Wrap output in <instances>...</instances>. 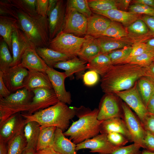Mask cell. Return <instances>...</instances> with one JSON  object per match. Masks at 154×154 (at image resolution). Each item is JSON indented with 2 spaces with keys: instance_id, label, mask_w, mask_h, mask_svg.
<instances>
[{
  "instance_id": "6da1fadb",
  "label": "cell",
  "mask_w": 154,
  "mask_h": 154,
  "mask_svg": "<svg viewBox=\"0 0 154 154\" xmlns=\"http://www.w3.org/2000/svg\"><path fill=\"white\" fill-rule=\"evenodd\" d=\"M145 75V68L137 65H113L101 76L100 86L105 94H115L132 88L139 78Z\"/></svg>"
},
{
  "instance_id": "7a4b0ae2",
  "label": "cell",
  "mask_w": 154,
  "mask_h": 154,
  "mask_svg": "<svg viewBox=\"0 0 154 154\" xmlns=\"http://www.w3.org/2000/svg\"><path fill=\"white\" fill-rule=\"evenodd\" d=\"M76 107L68 106L59 101L56 104L40 110L32 114H21L26 124L31 121L38 123L40 126L55 127L63 132L68 128L70 121L76 116Z\"/></svg>"
},
{
  "instance_id": "3957f363",
  "label": "cell",
  "mask_w": 154,
  "mask_h": 154,
  "mask_svg": "<svg viewBox=\"0 0 154 154\" xmlns=\"http://www.w3.org/2000/svg\"><path fill=\"white\" fill-rule=\"evenodd\" d=\"M98 109L92 110L81 106L76 107V116L79 119L74 122L63 132L66 137L76 144L93 137L100 133L101 124L103 121L97 118Z\"/></svg>"
},
{
  "instance_id": "277c9868",
  "label": "cell",
  "mask_w": 154,
  "mask_h": 154,
  "mask_svg": "<svg viewBox=\"0 0 154 154\" xmlns=\"http://www.w3.org/2000/svg\"><path fill=\"white\" fill-rule=\"evenodd\" d=\"M18 27L36 48L48 47L50 39L47 17L29 14L14 7Z\"/></svg>"
},
{
  "instance_id": "5b68a950",
  "label": "cell",
  "mask_w": 154,
  "mask_h": 154,
  "mask_svg": "<svg viewBox=\"0 0 154 154\" xmlns=\"http://www.w3.org/2000/svg\"><path fill=\"white\" fill-rule=\"evenodd\" d=\"M32 92L23 88L6 98H0V124L15 114L28 112L34 96Z\"/></svg>"
},
{
  "instance_id": "8992f818",
  "label": "cell",
  "mask_w": 154,
  "mask_h": 154,
  "mask_svg": "<svg viewBox=\"0 0 154 154\" xmlns=\"http://www.w3.org/2000/svg\"><path fill=\"white\" fill-rule=\"evenodd\" d=\"M85 40L73 34L60 32L50 40L48 47L72 57L77 56Z\"/></svg>"
},
{
  "instance_id": "52a82bcc",
  "label": "cell",
  "mask_w": 154,
  "mask_h": 154,
  "mask_svg": "<svg viewBox=\"0 0 154 154\" xmlns=\"http://www.w3.org/2000/svg\"><path fill=\"white\" fill-rule=\"evenodd\" d=\"M122 119L131 136L133 142L144 148V140L146 131L140 120L125 103L122 102Z\"/></svg>"
},
{
  "instance_id": "ba28073f",
  "label": "cell",
  "mask_w": 154,
  "mask_h": 154,
  "mask_svg": "<svg viewBox=\"0 0 154 154\" xmlns=\"http://www.w3.org/2000/svg\"><path fill=\"white\" fill-rule=\"evenodd\" d=\"M115 94L135 112L142 123L149 114L138 90L137 82L130 88Z\"/></svg>"
},
{
  "instance_id": "9c48e42d",
  "label": "cell",
  "mask_w": 154,
  "mask_h": 154,
  "mask_svg": "<svg viewBox=\"0 0 154 154\" xmlns=\"http://www.w3.org/2000/svg\"><path fill=\"white\" fill-rule=\"evenodd\" d=\"M88 18L74 9L66 6L62 31L79 35L86 34Z\"/></svg>"
},
{
  "instance_id": "30bf717a",
  "label": "cell",
  "mask_w": 154,
  "mask_h": 154,
  "mask_svg": "<svg viewBox=\"0 0 154 154\" xmlns=\"http://www.w3.org/2000/svg\"><path fill=\"white\" fill-rule=\"evenodd\" d=\"M34 94L27 114H32L36 112L56 104L59 101L53 89L39 88L33 90Z\"/></svg>"
},
{
  "instance_id": "8fae6325",
  "label": "cell",
  "mask_w": 154,
  "mask_h": 154,
  "mask_svg": "<svg viewBox=\"0 0 154 154\" xmlns=\"http://www.w3.org/2000/svg\"><path fill=\"white\" fill-rule=\"evenodd\" d=\"M120 147L114 145L109 141L107 134L101 133L76 144V150L77 151L81 149H89L91 153L111 154Z\"/></svg>"
},
{
  "instance_id": "7c38bea8",
  "label": "cell",
  "mask_w": 154,
  "mask_h": 154,
  "mask_svg": "<svg viewBox=\"0 0 154 154\" xmlns=\"http://www.w3.org/2000/svg\"><path fill=\"white\" fill-rule=\"evenodd\" d=\"M114 94L106 93L101 99L98 109L97 118L103 121L116 117L122 118V104L120 105Z\"/></svg>"
},
{
  "instance_id": "4fadbf2b",
  "label": "cell",
  "mask_w": 154,
  "mask_h": 154,
  "mask_svg": "<svg viewBox=\"0 0 154 154\" xmlns=\"http://www.w3.org/2000/svg\"><path fill=\"white\" fill-rule=\"evenodd\" d=\"M11 45L13 61L11 67L20 64L22 57L26 50L34 47L19 27L17 23L12 34Z\"/></svg>"
},
{
  "instance_id": "5bb4252c",
  "label": "cell",
  "mask_w": 154,
  "mask_h": 154,
  "mask_svg": "<svg viewBox=\"0 0 154 154\" xmlns=\"http://www.w3.org/2000/svg\"><path fill=\"white\" fill-rule=\"evenodd\" d=\"M46 73L48 76L57 97L60 101L70 104L72 101L69 92L66 91L64 80L67 76L64 72L58 71L53 68L48 67Z\"/></svg>"
},
{
  "instance_id": "9a60e30c",
  "label": "cell",
  "mask_w": 154,
  "mask_h": 154,
  "mask_svg": "<svg viewBox=\"0 0 154 154\" xmlns=\"http://www.w3.org/2000/svg\"><path fill=\"white\" fill-rule=\"evenodd\" d=\"M66 1L58 0L53 9L48 17L50 40L62 31L66 16Z\"/></svg>"
},
{
  "instance_id": "2e32d148",
  "label": "cell",
  "mask_w": 154,
  "mask_h": 154,
  "mask_svg": "<svg viewBox=\"0 0 154 154\" xmlns=\"http://www.w3.org/2000/svg\"><path fill=\"white\" fill-rule=\"evenodd\" d=\"M25 120L20 113L15 114L0 124V139L6 142L23 129Z\"/></svg>"
},
{
  "instance_id": "e0dca14e",
  "label": "cell",
  "mask_w": 154,
  "mask_h": 154,
  "mask_svg": "<svg viewBox=\"0 0 154 154\" xmlns=\"http://www.w3.org/2000/svg\"><path fill=\"white\" fill-rule=\"evenodd\" d=\"M88 62L82 59L75 56L67 60L59 62L56 64L54 68L63 70L65 71L67 78H74L75 74L77 78H82L86 69Z\"/></svg>"
},
{
  "instance_id": "ac0fdd59",
  "label": "cell",
  "mask_w": 154,
  "mask_h": 154,
  "mask_svg": "<svg viewBox=\"0 0 154 154\" xmlns=\"http://www.w3.org/2000/svg\"><path fill=\"white\" fill-rule=\"evenodd\" d=\"M20 64L29 71L46 72L48 67L38 54L34 47L26 50L22 57Z\"/></svg>"
},
{
  "instance_id": "d6986e66",
  "label": "cell",
  "mask_w": 154,
  "mask_h": 154,
  "mask_svg": "<svg viewBox=\"0 0 154 154\" xmlns=\"http://www.w3.org/2000/svg\"><path fill=\"white\" fill-rule=\"evenodd\" d=\"M29 71L28 75L24 81L23 88L32 92L35 89L39 88L53 89L46 72L35 71Z\"/></svg>"
},
{
  "instance_id": "ffe728a7",
  "label": "cell",
  "mask_w": 154,
  "mask_h": 154,
  "mask_svg": "<svg viewBox=\"0 0 154 154\" xmlns=\"http://www.w3.org/2000/svg\"><path fill=\"white\" fill-rule=\"evenodd\" d=\"M111 21L101 15L92 14L88 18L86 35L95 38L102 36L110 25Z\"/></svg>"
},
{
  "instance_id": "44dd1931",
  "label": "cell",
  "mask_w": 154,
  "mask_h": 154,
  "mask_svg": "<svg viewBox=\"0 0 154 154\" xmlns=\"http://www.w3.org/2000/svg\"><path fill=\"white\" fill-rule=\"evenodd\" d=\"M110 132L121 133L126 137L130 142H133L131 134L121 118H112L102 121L100 126V133L107 134Z\"/></svg>"
},
{
  "instance_id": "7402d4cb",
  "label": "cell",
  "mask_w": 154,
  "mask_h": 154,
  "mask_svg": "<svg viewBox=\"0 0 154 154\" xmlns=\"http://www.w3.org/2000/svg\"><path fill=\"white\" fill-rule=\"evenodd\" d=\"M9 49L7 44L2 40L0 44V73L6 86L9 90L11 91L9 72L13 58Z\"/></svg>"
},
{
  "instance_id": "603a6c76",
  "label": "cell",
  "mask_w": 154,
  "mask_h": 154,
  "mask_svg": "<svg viewBox=\"0 0 154 154\" xmlns=\"http://www.w3.org/2000/svg\"><path fill=\"white\" fill-rule=\"evenodd\" d=\"M91 11L108 18L111 21L120 22L124 25L127 27L138 19L139 16L138 14L130 11L118 9H112L104 11Z\"/></svg>"
},
{
  "instance_id": "cb8c5ba5",
  "label": "cell",
  "mask_w": 154,
  "mask_h": 154,
  "mask_svg": "<svg viewBox=\"0 0 154 154\" xmlns=\"http://www.w3.org/2000/svg\"><path fill=\"white\" fill-rule=\"evenodd\" d=\"M76 145L67 138L60 129L56 128L55 132L53 149L60 154H78Z\"/></svg>"
},
{
  "instance_id": "d4e9b609",
  "label": "cell",
  "mask_w": 154,
  "mask_h": 154,
  "mask_svg": "<svg viewBox=\"0 0 154 154\" xmlns=\"http://www.w3.org/2000/svg\"><path fill=\"white\" fill-rule=\"evenodd\" d=\"M85 40L77 56L88 63L101 53L96 38L86 35Z\"/></svg>"
},
{
  "instance_id": "484cf974",
  "label": "cell",
  "mask_w": 154,
  "mask_h": 154,
  "mask_svg": "<svg viewBox=\"0 0 154 154\" xmlns=\"http://www.w3.org/2000/svg\"><path fill=\"white\" fill-rule=\"evenodd\" d=\"M36 50L40 57L49 67L53 68L59 62L65 61L73 57L54 50L48 47H38Z\"/></svg>"
},
{
  "instance_id": "4316f807",
  "label": "cell",
  "mask_w": 154,
  "mask_h": 154,
  "mask_svg": "<svg viewBox=\"0 0 154 154\" xmlns=\"http://www.w3.org/2000/svg\"><path fill=\"white\" fill-rule=\"evenodd\" d=\"M101 53L108 54L110 52L129 45L128 42L121 39L101 36L96 38Z\"/></svg>"
},
{
  "instance_id": "83f0119b",
  "label": "cell",
  "mask_w": 154,
  "mask_h": 154,
  "mask_svg": "<svg viewBox=\"0 0 154 154\" xmlns=\"http://www.w3.org/2000/svg\"><path fill=\"white\" fill-rule=\"evenodd\" d=\"M17 20L13 17L0 16V35L12 52L11 36Z\"/></svg>"
},
{
  "instance_id": "f1b7e54d",
  "label": "cell",
  "mask_w": 154,
  "mask_h": 154,
  "mask_svg": "<svg viewBox=\"0 0 154 154\" xmlns=\"http://www.w3.org/2000/svg\"><path fill=\"white\" fill-rule=\"evenodd\" d=\"M29 70L21 64L11 67L9 78L12 91L23 88L24 80L29 74Z\"/></svg>"
},
{
  "instance_id": "f546056e",
  "label": "cell",
  "mask_w": 154,
  "mask_h": 154,
  "mask_svg": "<svg viewBox=\"0 0 154 154\" xmlns=\"http://www.w3.org/2000/svg\"><path fill=\"white\" fill-rule=\"evenodd\" d=\"M112 65L107 54L100 53L87 63L86 69L96 71L101 76Z\"/></svg>"
},
{
  "instance_id": "4dcf8cb0",
  "label": "cell",
  "mask_w": 154,
  "mask_h": 154,
  "mask_svg": "<svg viewBox=\"0 0 154 154\" xmlns=\"http://www.w3.org/2000/svg\"><path fill=\"white\" fill-rule=\"evenodd\" d=\"M56 127L40 126L36 147V151L52 148L54 143V134Z\"/></svg>"
},
{
  "instance_id": "1f68e13d",
  "label": "cell",
  "mask_w": 154,
  "mask_h": 154,
  "mask_svg": "<svg viewBox=\"0 0 154 154\" xmlns=\"http://www.w3.org/2000/svg\"><path fill=\"white\" fill-rule=\"evenodd\" d=\"M40 126L36 121L27 122L23 129V133L27 145L26 148L33 147L36 149Z\"/></svg>"
},
{
  "instance_id": "d6a6232c",
  "label": "cell",
  "mask_w": 154,
  "mask_h": 154,
  "mask_svg": "<svg viewBox=\"0 0 154 154\" xmlns=\"http://www.w3.org/2000/svg\"><path fill=\"white\" fill-rule=\"evenodd\" d=\"M27 145L23 129L7 142V154H22Z\"/></svg>"
},
{
  "instance_id": "836d02e7",
  "label": "cell",
  "mask_w": 154,
  "mask_h": 154,
  "mask_svg": "<svg viewBox=\"0 0 154 154\" xmlns=\"http://www.w3.org/2000/svg\"><path fill=\"white\" fill-rule=\"evenodd\" d=\"M138 89L146 107L151 97L154 94V82L143 76L137 81Z\"/></svg>"
},
{
  "instance_id": "e575fe53",
  "label": "cell",
  "mask_w": 154,
  "mask_h": 154,
  "mask_svg": "<svg viewBox=\"0 0 154 154\" xmlns=\"http://www.w3.org/2000/svg\"><path fill=\"white\" fill-rule=\"evenodd\" d=\"M154 61V50H150L141 54L126 59L121 64L129 63L146 67Z\"/></svg>"
},
{
  "instance_id": "d590c367",
  "label": "cell",
  "mask_w": 154,
  "mask_h": 154,
  "mask_svg": "<svg viewBox=\"0 0 154 154\" xmlns=\"http://www.w3.org/2000/svg\"><path fill=\"white\" fill-rule=\"evenodd\" d=\"M88 2L91 10L104 11L118 9L114 0H88Z\"/></svg>"
},
{
  "instance_id": "8d00e7d4",
  "label": "cell",
  "mask_w": 154,
  "mask_h": 154,
  "mask_svg": "<svg viewBox=\"0 0 154 154\" xmlns=\"http://www.w3.org/2000/svg\"><path fill=\"white\" fill-rule=\"evenodd\" d=\"M13 6L31 15L38 14L36 11V0H11Z\"/></svg>"
},
{
  "instance_id": "74e56055",
  "label": "cell",
  "mask_w": 154,
  "mask_h": 154,
  "mask_svg": "<svg viewBox=\"0 0 154 154\" xmlns=\"http://www.w3.org/2000/svg\"><path fill=\"white\" fill-rule=\"evenodd\" d=\"M66 6L73 9L88 18L92 15V12L87 0H68L66 1Z\"/></svg>"
},
{
  "instance_id": "f35d334b",
  "label": "cell",
  "mask_w": 154,
  "mask_h": 154,
  "mask_svg": "<svg viewBox=\"0 0 154 154\" xmlns=\"http://www.w3.org/2000/svg\"><path fill=\"white\" fill-rule=\"evenodd\" d=\"M102 36L121 39L127 36V34L120 24L116 21H112L110 25Z\"/></svg>"
},
{
  "instance_id": "ab89813d",
  "label": "cell",
  "mask_w": 154,
  "mask_h": 154,
  "mask_svg": "<svg viewBox=\"0 0 154 154\" xmlns=\"http://www.w3.org/2000/svg\"><path fill=\"white\" fill-rule=\"evenodd\" d=\"M132 47L128 46L112 51L107 54L112 64H120L129 57Z\"/></svg>"
},
{
  "instance_id": "60d3db41",
  "label": "cell",
  "mask_w": 154,
  "mask_h": 154,
  "mask_svg": "<svg viewBox=\"0 0 154 154\" xmlns=\"http://www.w3.org/2000/svg\"><path fill=\"white\" fill-rule=\"evenodd\" d=\"M129 31L132 33L143 35L148 32L147 26L142 19H138L128 27Z\"/></svg>"
},
{
  "instance_id": "b9f144b4",
  "label": "cell",
  "mask_w": 154,
  "mask_h": 154,
  "mask_svg": "<svg viewBox=\"0 0 154 154\" xmlns=\"http://www.w3.org/2000/svg\"><path fill=\"white\" fill-rule=\"evenodd\" d=\"M129 11L136 14H144L154 16V8L139 3H135L129 6Z\"/></svg>"
},
{
  "instance_id": "7bdbcfd3",
  "label": "cell",
  "mask_w": 154,
  "mask_h": 154,
  "mask_svg": "<svg viewBox=\"0 0 154 154\" xmlns=\"http://www.w3.org/2000/svg\"><path fill=\"white\" fill-rule=\"evenodd\" d=\"M107 137L111 143L118 147L123 146L129 141L124 136L118 133H109L107 134Z\"/></svg>"
},
{
  "instance_id": "ee69618b",
  "label": "cell",
  "mask_w": 154,
  "mask_h": 154,
  "mask_svg": "<svg viewBox=\"0 0 154 154\" xmlns=\"http://www.w3.org/2000/svg\"><path fill=\"white\" fill-rule=\"evenodd\" d=\"M0 16H10L17 19V16L10 0H0Z\"/></svg>"
},
{
  "instance_id": "f6af8a7d",
  "label": "cell",
  "mask_w": 154,
  "mask_h": 154,
  "mask_svg": "<svg viewBox=\"0 0 154 154\" xmlns=\"http://www.w3.org/2000/svg\"><path fill=\"white\" fill-rule=\"evenodd\" d=\"M141 148L139 145L133 143L127 146L120 147L111 154H141Z\"/></svg>"
},
{
  "instance_id": "bcb514c9",
  "label": "cell",
  "mask_w": 154,
  "mask_h": 154,
  "mask_svg": "<svg viewBox=\"0 0 154 154\" xmlns=\"http://www.w3.org/2000/svg\"><path fill=\"white\" fill-rule=\"evenodd\" d=\"M98 74L96 72L92 70H89L84 73L82 77L84 84L89 86L96 84L99 79Z\"/></svg>"
},
{
  "instance_id": "7dc6e473",
  "label": "cell",
  "mask_w": 154,
  "mask_h": 154,
  "mask_svg": "<svg viewBox=\"0 0 154 154\" xmlns=\"http://www.w3.org/2000/svg\"><path fill=\"white\" fill-rule=\"evenodd\" d=\"M150 50L146 44L138 43L132 47L131 51L127 58L137 56Z\"/></svg>"
},
{
  "instance_id": "c3c4849f",
  "label": "cell",
  "mask_w": 154,
  "mask_h": 154,
  "mask_svg": "<svg viewBox=\"0 0 154 154\" xmlns=\"http://www.w3.org/2000/svg\"><path fill=\"white\" fill-rule=\"evenodd\" d=\"M48 2L49 0H36V11L38 15L43 17H47Z\"/></svg>"
},
{
  "instance_id": "681fc988",
  "label": "cell",
  "mask_w": 154,
  "mask_h": 154,
  "mask_svg": "<svg viewBox=\"0 0 154 154\" xmlns=\"http://www.w3.org/2000/svg\"><path fill=\"white\" fill-rule=\"evenodd\" d=\"M142 123L146 131L154 135V115L148 114Z\"/></svg>"
},
{
  "instance_id": "f907efd6",
  "label": "cell",
  "mask_w": 154,
  "mask_h": 154,
  "mask_svg": "<svg viewBox=\"0 0 154 154\" xmlns=\"http://www.w3.org/2000/svg\"><path fill=\"white\" fill-rule=\"evenodd\" d=\"M143 149L154 152V135L147 131L144 140Z\"/></svg>"
},
{
  "instance_id": "816d5d0a",
  "label": "cell",
  "mask_w": 154,
  "mask_h": 154,
  "mask_svg": "<svg viewBox=\"0 0 154 154\" xmlns=\"http://www.w3.org/2000/svg\"><path fill=\"white\" fill-rule=\"evenodd\" d=\"M10 90L5 84L2 74L0 73V98H5L11 94Z\"/></svg>"
},
{
  "instance_id": "f5cc1de1",
  "label": "cell",
  "mask_w": 154,
  "mask_h": 154,
  "mask_svg": "<svg viewBox=\"0 0 154 154\" xmlns=\"http://www.w3.org/2000/svg\"><path fill=\"white\" fill-rule=\"evenodd\" d=\"M147 26L154 33V16L144 15L142 18Z\"/></svg>"
},
{
  "instance_id": "db71d44e",
  "label": "cell",
  "mask_w": 154,
  "mask_h": 154,
  "mask_svg": "<svg viewBox=\"0 0 154 154\" xmlns=\"http://www.w3.org/2000/svg\"><path fill=\"white\" fill-rule=\"evenodd\" d=\"M145 68V76L154 82V61L149 66Z\"/></svg>"
},
{
  "instance_id": "11a10c76",
  "label": "cell",
  "mask_w": 154,
  "mask_h": 154,
  "mask_svg": "<svg viewBox=\"0 0 154 154\" xmlns=\"http://www.w3.org/2000/svg\"><path fill=\"white\" fill-rule=\"evenodd\" d=\"M146 108L149 114L154 115V94L149 99Z\"/></svg>"
},
{
  "instance_id": "9f6ffc18",
  "label": "cell",
  "mask_w": 154,
  "mask_h": 154,
  "mask_svg": "<svg viewBox=\"0 0 154 154\" xmlns=\"http://www.w3.org/2000/svg\"><path fill=\"white\" fill-rule=\"evenodd\" d=\"M131 1L130 0H116L117 8L118 7L121 9L124 10L126 9L129 7V4Z\"/></svg>"
},
{
  "instance_id": "6f0895ef",
  "label": "cell",
  "mask_w": 154,
  "mask_h": 154,
  "mask_svg": "<svg viewBox=\"0 0 154 154\" xmlns=\"http://www.w3.org/2000/svg\"><path fill=\"white\" fill-rule=\"evenodd\" d=\"M35 154H60L52 148H49L36 151Z\"/></svg>"
},
{
  "instance_id": "680465c9",
  "label": "cell",
  "mask_w": 154,
  "mask_h": 154,
  "mask_svg": "<svg viewBox=\"0 0 154 154\" xmlns=\"http://www.w3.org/2000/svg\"><path fill=\"white\" fill-rule=\"evenodd\" d=\"M7 143L0 139V154H7Z\"/></svg>"
},
{
  "instance_id": "91938a15",
  "label": "cell",
  "mask_w": 154,
  "mask_h": 154,
  "mask_svg": "<svg viewBox=\"0 0 154 154\" xmlns=\"http://www.w3.org/2000/svg\"><path fill=\"white\" fill-rule=\"evenodd\" d=\"M58 0H49L47 11V17L55 7Z\"/></svg>"
},
{
  "instance_id": "94428289",
  "label": "cell",
  "mask_w": 154,
  "mask_h": 154,
  "mask_svg": "<svg viewBox=\"0 0 154 154\" xmlns=\"http://www.w3.org/2000/svg\"><path fill=\"white\" fill-rule=\"evenodd\" d=\"M135 3H139L154 8V0H136Z\"/></svg>"
},
{
  "instance_id": "6125c7cd",
  "label": "cell",
  "mask_w": 154,
  "mask_h": 154,
  "mask_svg": "<svg viewBox=\"0 0 154 154\" xmlns=\"http://www.w3.org/2000/svg\"><path fill=\"white\" fill-rule=\"evenodd\" d=\"M36 149L33 147L25 148L22 154H35Z\"/></svg>"
},
{
  "instance_id": "be15d7a7",
  "label": "cell",
  "mask_w": 154,
  "mask_h": 154,
  "mask_svg": "<svg viewBox=\"0 0 154 154\" xmlns=\"http://www.w3.org/2000/svg\"><path fill=\"white\" fill-rule=\"evenodd\" d=\"M146 44L150 50H154V38L149 40Z\"/></svg>"
},
{
  "instance_id": "e7e4bbea",
  "label": "cell",
  "mask_w": 154,
  "mask_h": 154,
  "mask_svg": "<svg viewBox=\"0 0 154 154\" xmlns=\"http://www.w3.org/2000/svg\"><path fill=\"white\" fill-rule=\"evenodd\" d=\"M141 154H154V152H152L144 149L141 152Z\"/></svg>"
},
{
  "instance_id": "03108f58",
  "label": "cell",
  "mask_w": 154,
  "mask_h": 154,
  "mask_svg": "<svg viewBox=\"0 0 154 154\" xmlns=\"http://www.w3.org/2000/svg\"><path fill=\"white\" fill-rule=\"evenodd\" d=\"M98 154H101V153H98Z\"/></svg>"
}]
</instances>
